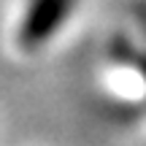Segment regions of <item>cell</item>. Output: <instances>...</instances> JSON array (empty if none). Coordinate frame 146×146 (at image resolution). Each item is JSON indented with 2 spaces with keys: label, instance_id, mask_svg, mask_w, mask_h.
<instances>
[{
  "label": "cell",
  "instance_id": "cell-1",
  "mask_svg": "<svg viewBox=\"0 0 146 146\" xmlns=\"http://www.w3.org/2000/svg\"><path fill=\"white\" fill-rule=\"evenodd\" d=\"M76 0H30L25 22L19 27V43L25 49H35L52 38V33L68 19Z\"/></svg>",
  "mask_w": 146,
  "mask_h": 146
}]
</instances>
